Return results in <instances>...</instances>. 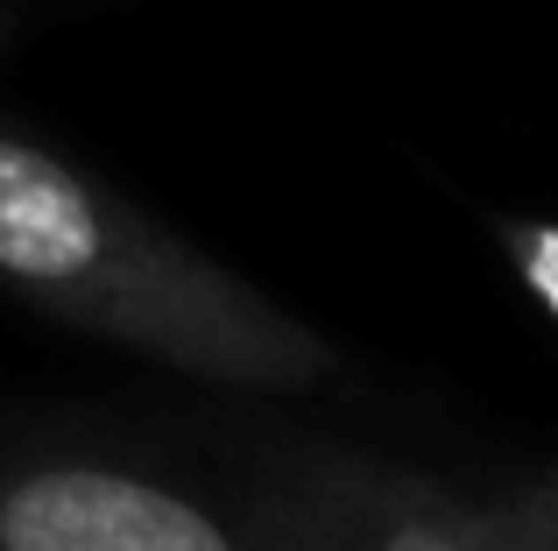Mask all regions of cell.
Returning <instances> with one entry per match:
<instances>
[{"mask_svg":"<svg viewBox=\"0 0 558 551\" xmlns=\"http://www.w3.org/2000/svg\"><path fill=\"white\" fill-rule=\"evenodd\" d=\"M0 297L219 389L304 396L340 375V346L290 304L14 127H0Z\"/></svg>","mask_w":558,"mask_h":551,"instance_id":"obj_1","label":"cell"},{"mask_svg":"<svg viewBox=\"0 0 558 551\" xmlns=\"http://www.w3.org/2000/svg\"><path fill=\"white\" fill-rule=\"evenodd\" d=\"M0 551H283L276 524H241L213 495L121 460H8Z\"/></svg>","mask_w":558,"mask_h":551,"instance_id":"obj_2","label":"cell"},{"mask_svg":"<svg viewBox=\"0 0 558 551\" xmlns=\"http://www.w3.org/2000/svg\"><path fill=\"white\" fill-rule=\"evenodd\" d=\"M269 524L283 551H531L509 502L481 510L381 467H318Z\"/></svg>","mask_w":558,"mask_h":551,"instance_id":"obj_3","label":"cell"},{"mask_svg":"<svg viewBox=\"0 0 558 551\" xmlns=\"http://www.w3.org/2000/svg\"><path fill=\"white\" fill-rule=\"evenodd\" d=\"M495 248L523 276L537 311H551V326H558V220H495Z\"/></svg>","mask_w":558,"mask_h":551,"instance_id":"obj_4","label":"cell"},{"mask_svg":"<svg viewBox=\"0 0 558 551\" xmlns=\"http://www.w3.org/2000/svg\"><path fill=\"white\" fill-rule=\"evenodd\" d=\"M509 516H517V530H523L531 551H558V474L537 481V488H523V495L509 502Z\"/></svg>","mask_w":558,"mask_h":551,"instance_id":"obj_5","label":"cell"}]
</instances>
